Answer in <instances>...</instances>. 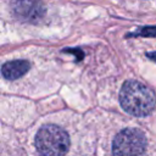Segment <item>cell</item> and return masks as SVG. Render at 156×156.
I'll list each match as a JSON object with an SVG mask.
<instances>
[{
    "instance_id": "obj_5",
    "label": "cell",
    "mask_w": 156,
    "mask_h": 156,
    "mask_svg": "<svg viewBox=\"0 0 156 156\" xmlns=\"http://www.w3.org/2000/svg\"><path fill=\"white\" fill-rule=\"evenodd\" d=\"M30 68V63L27 60H13L5 62L1 67V74L4 78L15 80L24 76Z\"/></svg>"
},
{
    "instance_id": "obj_6",
    "label": "cell",
    "mask_w": 156,
    "mask_h": 156,
    "mask_svg": "<svg viewBox=\"0 0 156 156\" xmlns=\"http://www.w3.org/2000/svg\"><path fill=\"white\" fill-rule=\"evenodd\" d=\"M128 37H156V27L138 28L133 33H129Z\"/></svg>"
},
{
    "instance_id": "obj_7",
    "label": "cell",
    "mask_w": 156,
    "mask_h": 156,
    "mask_svg": "<svg viewBox=\"0 0 156 156\" xmlns=\"http://www.w3.org/2000/svg\"><path fill=\"white\" fill-rule=\"evenodd\" d=\"M145 56H146L147 58H150L151 61H154V62H156V51H151V52H146V54H145Z\"/></svg>"
},
{
    "instance_id": "obj_1",
    "label": "cell",
    "mask_w": 156,
    "mask_h": 156,
    "mask_svg": "<svg viewBox=\"0 0 156 156\" xmlns=\"http://www.w3.org/2000/svg\"><path fill=\"white\" fill-rule=\"evenodd\" d=\"M122 108L135 117H145L156 107V95L152 89L138 80H127L119 90Z\"/></svg>"
},
{
    "instance_id": "obj_3",
    "label": "cell",
    "mask_w": 156,
    "mask_h": 156,
    "mask_svg": "<svg viewBox=\"0 0 156 156\" xmlns=\"http://www.w3.org/2000/svg\"><path fill=\"white\" fill-rule=\"evenodd\" d=\"M145 134L135 128L121 130L112 141V152L115 155H140L146 150Z\"/></svg>"
},
{
    "instance_id": "obj_2",
    "label": "cell",
    "mask_w": 156,
    "mask_h": 156,
    "mask_svg": "<svg viewBox=\"0 0 156 156\" xmlns=\"http://www.w3.org/2000/svg\"><path fill=\"white\" fill-rule=\"evenodd\" d=\"M34 144L43 155H65L69 149V138L61 127L45 124L37 132Z\"/></svg>"
},
{
    "instance_id": "obj_4",
    "label": "cell",
    "mask_w": 156,
    "mask_h": 156,
    "mask_svg": "<svg viewBox=\"0 0 156 156\" xmlns=\"http://www.w3.org/2000/svg\"><path fill=\"white\" fill-rule=\"evenodd\" d=\"M12 10L17 18L27 22H39L46 12L40 0H13Z\"/></svg>"
}]
</instances>
